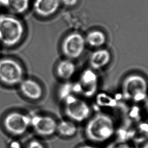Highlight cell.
Instances as JSON below:
<instances>
[{
  "label": "cell",
  "mask_w": 148,
  "mask_h": 148,
  "mask_svg": "<svg viewBox=\"0 0 148 148\" xmlns=\"http://www.w3.org/2000/svg\"><path fill=\"white\" fill-rule=\"evenodd\" d=\"M146 111L147 112V113H148V99H146Z\"/></svg>",
  "instance_id": "obj_25"
},
{
  "label": "cell",
  "mask_w": 148,
  "mask_h": 148,
  "mask_svg": "<svg viewBox=\"0 0 148 148\" xmlns=\"http://www.w3.org/2000/svg\"><path fill=\"white\" fill-rule=\"evenodd\" d=\"M9 148H23L21 142L16 140H13L9 143Z\"/></svg>",
  "instance_id": "obj_22"
},
{
  "label": "cell",
  "mask_w": 148,
  "mask_h": 148,
  "mask_svg": "<svg viewBox=\"0 0 148 148\" xmlns=\"http://www.w3.org/2000/svg\"><path fill=\"white\" fill-rule=\"evenodd\" d=\"M105 148H131V147L127 142L123 140H119L111 143Z\"/></svg>",
  "instance_id": "obj_19"
},
{
  "label": "cell",
  "mask_w": 148,
  "mask_h": 148,
  "mask_svg": "<svg viewBox=\"0 0 148 148\" xmlns=\"http://www.w3.org/2000/svg\"><path fill=\"white\" fill-rule=\"evenodd\" d=\"M85 40L77 33L66 36L62 44V51L68 59H75L80 56L84 50Z\"/></svg>",
  "instance_id": "obj_9"
},
{
  "label": "cell",
  "mask_w": 148,
  "mask_h": 148,
  "mask_svg": "<svg viewBox=\"0 0 148 148\" xmlns=\"http://www.w3.org/2000/svg\"><path fill=\"white\" fill-rule=\"evenodd\" d=\"M60 4V0H35L33 9L38 15L47 17L58 11Z\"/></svg>",
  "instance_id": "obj_11"
},
{
  "label": "cell",
  "mask_w": 148,
  "mask_h": 148,
  "mask_svg": "<svg viewBox=\"0 0 148 148\" xmlns=\"http://www.w3.org/2000/svg\"><path fill=\"white\" fill-rule=\"evenodd\" d=\"M110 60L109 52L106 50H101L95 52L91 57L90 64L95 69H99L108 64Z\"/></svg>",
  "instance_id": "obj_15"
},
{
  "label": "cell",
  "mask_w": 148,
  "mask_h": 148,
  "mask_svg": "<svg viewBox=\"0 0 148 148\" xmlns=\"http://www.w3.org/2000/svg\"><path fill=\"white\" fill-rule=\"evenodd\" d=\"M77 148H99L96 146L90 144H84L79 146Z\"/></svg>",
  "instance_id": "obj_23"
},
{
  "label": "cell",
  "mask_w": 148,
  "mask_h": 148,
  "mask_svg": "<svg viewBox=\"0 0 148 148\" xmlns=\"http://www.w3.org/2000/svg\"><path fill=\"white\" fill-rule=\"evenodd\" d=\"M64 112L68 119L75 123H81L88 119L91 108L88 103L76 95H71L62 101Z\"/></svg>",
  "instance_id": "obj_4"
},
{
  "label": "cell",
  "mask_w": 148,
  "mask_h": 148,
  "mask_svg": "<svg viewBox=\"0 0 148 148\" xmlns=\"http://www.w3.org/2000/svg\"><path fill=\"white\" fill-rule=\"evenodd\" d=\"M148 148V141L145 143L143 146H142V148Z\"/></svg>",
  "instance_id": "obj_24"
},
{
  "label": "cell",
  "mask_w": 148,
  "mask_h": 148,
  "mask_svg": "<svg viewBox=\"0 0 148 148\" xmlns=\"http://www.w3.org/2000/svg\"><path fill=\"white\" fill-rule=\"evenodd\" d=\"M122 96L128 101L135 103L146 101L148 94V84L146 79L138 75L127 77L122 84Z\"/></svg>",
  "instance_id": "obj_3"
},
{
  "label": "cell",
  "mask_w": 148,
  "mask_h": 148,
  "mask_svg": "<svg viewBox=\"0 0 148 148\" xmlns=\"http://www.w3.org/2000/svg\"><path fill=\"white\" fill-rule=\"evenodd\" d=\"M78 132L76 123L70 119L62 120L58 122L57 133L62 137L71 138L76 136Z\"/></svg>",
  "instance_id": "obj_14"
},
{
  "label": "cell",
  "mask_w": 148,
  "mask_h": 148,
  "mask_svg": "<svg viewBox=\"0 0 148 148\" xmlns=\"http://www.w3.org/2000/svg\"><path fill=\"white\" fill-rule=\"evenodd\" d=\"M29 0H0V7L8 9L15 14H22L27 11Z\"/></svg>",
  "instance_id": "obj_13"
},
{
  "label": "cell",
  "mask_w": 148,
  "mask_h": 148,
  "mask_svg": "<svg viewBox=\"0 0 148 148\" xmlns=\"http://www.w3.org/2000/svg\"><path fill=\"white\" fill-rule=\"evenodd\" d=\"M115 132V122L112 116L105 113L96 114L88 120L85 126V136L93 143L107 142Z\"/></svg>",
  "instance_id": "obj_1"
},
{
  "label": "cell",
  "mask_w": 148,
  "mask_h": 148,
  "mask_svg": "<svg viewBox=\"0 0 148 148\" xmlns=\"http://www.w3.org/2000/svg\"><path fill=\"white\" fill-rule=\"evenodd\" d=\"M31 116V128L42 138H49L57 133L58 122L51 116L34 114Z\"/></svg>",
  "instance_id": "obj_8"
},
{
  "label": "cell",
  "mask_w": 148,
  "mask_h": 148,
  "mask_svg": "<svg viewBox=\"0 0 148 148\" xmlns=\"http://www.w3.org/2000/svg\"><path fill=\"white\" fill-rule=\"evenodd\" d=\"M27 148H46L43 143L40 140L34 139L29 142Z\"/></svg>",
  "instance_id": "obj_20"
},
{
  "label": "cell",
  "mask_w": 148,
  "mask_h": 148,
  "mask_svg": "<svg viewBox=\"0 0 148 148\" xmlns=\"http://www.w3.org/2000/svg\"><path fill=\"white\" fill-rule=\"evenodd\" d=\"M76 71V66L71 60H62L58 64L56 73L58 78L65 81H68L74 76Z\"/></svg>",
  "instance_id": "obj_12"
},
{
  "label": "cell",
  "mask_w": 148,
  "mask_h": 148,
  "mask_svg": "<svg viewBox=\"0 0 148 148\" xmlns=\"http://www.w3.org/2000/svg\"><path fill=\"white\" fill-rule=\"evenodd\" d=\"M25 79L23 66L10 58L0 60V83L8 87L18 86Z\"/></svg>",
  "instance_id": "obj_5"
},
{
  "label": "cell",
  "mask_w": 148,
  "mask_h": 148,
  "mask_svg": "<svg viewBox=\"0 0 148 148\" xmlns=\"http://www.w3.org/2000/svg\"><path fill=\"white\" fill-rule=\"evenodd\" d=\"M3 125L8 134L21 136L31 128V116L19 111L11 112L4 118Z\"/></svg>",
  "instance_id": "obj_6"
},
{
  "label": "cell",
  "mask_w": 148,
  "mask_h": 148,
  "mask_svg": "<svg viewBox=\"0 0 148 148\" xmlns=\"http://www.w3.org/2000/svg\"><path fill=\"white\" fill-rule=\"evenodd\" d=\"M87 41L91 46L97 47L103 45L106 41L105 36L100 31H93L87 37Z\"/></svg>",
  "instance_id": "obj_16"
},
{
  "label": "cell",
  "mask_w": 148,
  "mask_h": 148,
  "mask_svg": "<svg viewBox=\"0 0 148 148\" xmlns=\"http://www.w3.org/2000/svg\"><path fill=\"white\" fill-rule=\"evenodd\" d=\"M18 86L21 93L30 101H39L43 97L41 85L32 79H24Z\"/></svg>",
  "instance_id": "obj_10"
},
{
  "label": "cell",
  "mask_w": 148,
  "mask_h": 148,
  "mask_svg": "<svg viewBox=\"0 0 148 148\" xmlns=\"http://www.w3.org/2000/svg\"><path fill=\"white\" fill-rule=\"evenodd\" d=\"M98 79L91 70H86L81 75L78 82H73L74 95L91 98L97 95L98 90Z\"/></svg>",
  "instance_id": "obj_7"
},
{
  "label": "cell",
  "mask_w": 148,
  "mask_h": 148,
  "mask_svg": "<svg viewBox=\"0 0 148 148\" xmlns=\"http://www.w3.org/2000/svg\"><path fill=\"white\" fill-rule=\"evenodd\" d=\"M74 95L73 88V82L66 81L60 86L58 91V97L62 101L71 95Z\"/></svg>",
  "instance_id": "obj_17"
},
{
  "label": "cell",
  "mask_w": 148,
  "mask_h": 148,
  "mask_svg": "<svg viewBox=\"0 0 148 148\" xmlns=\"http://www.w3.org/2000/svg\"><path fill=\"white\" fill-rule=\"evenodd\" d=\"M25 27L18 18L11 15H0V43L6 47H12L21 41Z\"/></svg>",
  "instance_id": "obj_2"
},
{
  "label": "cell",
  "mask_w": 148,
  "mask_h": 148,
  "mask_svg": "<svg viewBox=\"0 0 148 148\" xmlns=\"http://www.w3.org/2000/svg\"><path fill=\"white\" fill-rule=\"evenodd\" d=\"M97 103L103 107H113L116 105L115 99L106 93H101L97 95Z\"/></svg>",
  "instance_id": "obj_18"
},
{
  "label": "cell",
  "mask_w": 148,
  "mask_h": 148,
  "mask_svg": "<svg viewBox=\"0 0 148 148\" xmlns=\"http://www.w3.org/2000/svg\"><path fill=\"white\" fill-rule=\"evenodd\" d=\"M61 4L68 7H72L76 5L78 0H60Z\"/></svg>",
  "instance_id": "obj_21"
}]
</instances>
